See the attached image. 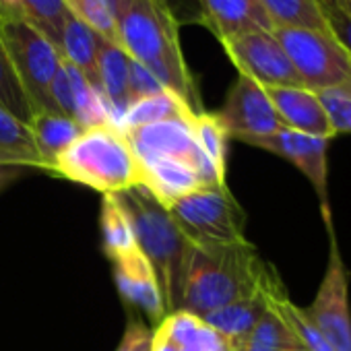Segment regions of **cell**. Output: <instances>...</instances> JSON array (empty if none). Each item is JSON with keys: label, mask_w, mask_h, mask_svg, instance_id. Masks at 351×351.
Returning <instances> with one entry per match:
<instances>
[{"label": "cell", "mask_w": 351, "mask_h": 351, "mask_svg": "<svg viewBox=\"0 0 351 351\" xmlns=\"http://www.w3.org/2000/svg\"><path fill=\"white\" fill-rule=\"evenodd\" d=\"M56 50L64 62L81 71L93 87L99 89L97 81V50H99V36L79 21L73 13L62 25L60 38L56 42Z\"/></svg>", "instance_id": "23"}, {"label": "cell", "mask_w": 351, "mask_h": 351, "mask_svg": "<svg viewBox=\"0 0 351 351\" xmlns=\"http://www.w3.org/2000/svg\"><path fill=\"white\" fill-rule=\"evenodd\" d=\"M180 351H197V349H191V347H184V349H180Z\"/></svg>", "instance_id": "42"}, {"label": "cell", "mask_w": 351, "mask_h": 351, "mask_svg": "<svg viewBox=\"0 0 351 351\" xmlns=\"http://www.w3.org/2000/svg\"><path fill=\"white\" fill-rule=\"evenodd\" d=\"M136 159L171 157L191 163L203 178L205 186H228V180L215 171L213 163L197 145L193 118H176L124 130Z\"/></svg>", "instance_id": "9"}, {"label": "cell", "mask_w": 351, "mask_h": 351, "mask_svg": "<svg viewBox=\"0 0 351 351\" xmlns=\"http://www.w3.org/2000/svg\"><path fill=\"white\" fill-rule=\"evenodd\" d=\"M195 116L199 114H193L178 95H173L171 91L165 89L155 95L132 101L120 120V130L155 124L163 120H176V118H195Z\"/></svg>", "instance_id": "25"}, {"label": "cell", "mask_w": 351, "mask_h": 351, "mask_svg": "<svg viewBox=\"0 0 351 351\" xmlns=\"http://www.w3.org/2000/svg\"><path fill=\"white\" fill-rule=\"evenodd\" d=\"M52 171L101 195H116L141 184V163L124 130L114 124L83 130L56 159Z\"/></svg>", "instance_id": "4"}, {"label": "cell", "mask_w": 351, "mask_h": 351, "mask_svg": "<svg viewBox=\"0 0 351 351\" xmlns=\"http://www.w3.org/2000/svg\"><path fill=\"white\" fill-rule=\"evenodd\" d=\"M324 17L328 21V27L332 36L347 48L351 54V7L347 5V0L337 7L324 9Z\"/></svg>", "instance_id": "36"}, {"label": "cell", "mask_w": 351, "mask_h": 351, "mask_svg": "<svg viewBox=\"0 0 351 351\" xmlns=\"http://www.w3.org/2000/svg\"><path fill=\"white\" fill-rule=\"evenodd\" d=\"M69 11L99 38L118 44V0H64Z\"/></svg>", "instance_id": "31"}, {"label": "cell", "mask_w": 351, "mask_h": 351, "mask_svg": "<svg viewBox=\"0 0 351 351\" xmlns=\"http://www.w3.org/2000/svg\"><path fill=\"white\" fill-rule=\"evenodd\" d=\"M304 87L312 91L343 89L351 93V54L326 32L304 27H273Z\"/></svg>", "instance_id": "6"}, {"label": "cell", "mask_w": 351, "mask_h": 351, "mask_svg": "<svg viewBox=\"0 0 351 351\" xmlns=\"http://www.w3.org/2000/svg\"><path fill=\"white\" fill-rule=\"evenodd\" d=\"M267 93L285 128L332 138V130L318 93L308 87H267Z\"/></svg>", "instance_id": "16"}, {"label": "cell", "mask_w": 351, "mask_h": 351, "mask_svg": "<svg viewBox=\"0 0 351 351\" xmlns=\"http://www.w3.org/2000/svg\"><path fill=\"white\" fill-rule=\"evenodd\" d=\"M316 93L328 118L332 136L351 134V93L343 89H324Z\"/></svg>", "instance_id": "33"}, {"label": "cell", "mask_w": 351, "mask_h": 351, "mask_svg": "<svg viewBox=\"0 0 351 351\" xmlns=\"http://www.w3.org/2000/svg\"><path fill=\"white\" fill-rule=\"evenodd\" d=\"M203 25L219 40L250 32L273 29V21L258 0H197Z\"/></svg>", "instance_id": "17"}, {"label": "cell", "mask_w": 351, "mask_h": 351, "mask_svg": "<svg viewBox=\"0 0 351 351\" xmlns=\"http://www.w3.org/2000/svg\"><path fill=\"white\" fill-rule=\"evenodd\" d=\"M69 15L71 11L64 0H17L13 19L25 21L27 25L38 29L44 38H48L56 48V42L60 38L62 25L69 19Z\"/></svg>", "instance_id": "28"}, {"label": "cell", "mask_w": 351, "mask_h": 351, "mask_svg": "<svg viewBox=\"0 0 351 351\" xmlns=\"http://www.w3.org/2000/svg\"><path fill=\"white\" fill-rule=\"evenodd\" d=\"M15 3L17 0H0V19H13L15 17Z\"/></svg>", "instance_id": "40"}, {"label": "cell", "mask_w": 351, "mask_h": 351, "mask_svg": "<svg viewBox=\"0 0 351 351\" xmlns=\"http://www.w3.org/2000/svg\"><path fill=\"white\" fill-rule=\"evenodd\" d=\"M347 5H349V7H351V0H347Z\"/></svg>", "instance_id": "44"}, {"label": "cell", "mask_w": 351, "mask_h": 351, "mask_svg": "<svg viewBox=\"0 0 351 351\" xmlns=\"http://www.w3.org/2000/svg\"><path fill=\"white\" fill-rule=\"evenodd\" d=\"M300 343L289 332L285 322L269 308L248 337L234 351H293Z\"/></svg>", "instance_id": "29"}, {"label": "cell", "mask_w": 351, "mask_h": 351, "mask_svg": "<svg viewBox=\"0 0 351 351\" xmlns=\"http://www.w3.org/2000/svg\"><path fill=\"white\" fill-rule=\"evenodd\" d=\"M159 91H165V87L143 64H138L136 60L130 58V64H128V97H130V104L136 99L155 95Z\"/></svg>", "instance_id": "34"}, {"label": "cell", "mask_w": 351, "mask_h": 351, "mask_svg": "<svg viewBox=\"0 0 351 351\" xmlns=\"http://www.w3.org/2000/svg\"><path fill=\"white\" fill-rule=\"evenodd\" d=\"M322 3V9H330V7H337L341 3H345V0H320Z\"/></svg>", "instance_id": "41"}, {"label": "cell", "mask_w": 351, "mask_h": 351, "mask_svg": "<svg viewBox=\"0 0 351 351\" xmlns=\"http://www.w3.org/2000/svg\"><path fill=\"white\" fill-rule=\"evenodd\" d=\"M0 42H3L17 77L25 89V95L38 112H56L52 99V83L62 66V58L58 50L52 46L48 38H44L38 29L19 19L0 21Z\"/></svg>", "instance_id": "7"}, {"label": "cell", "mask_w": 351, "mask_h": 351, "mask_svg": "<svg viewBox=\"0 0 351 351\" xmlns=\"http://www.w3.org/2000/svg\"><path fill=\"white\" fill-rule=\"evenodd\" d=\"M116 199L128 215L138 250L155 271L165 312H178L184 300L186 273L195 244L176 226L167 207L143 184L116 193Z\"/></svg>", "instance_id": "2"}, {"label": "cell", "mask_w": 351, "mask_h": 351, "mask_svg": "<svg viewBox=\"0 0 351 351\" xmlns=\"http://www.w3.org/2000/svg\"><path fill=\"white\" fill-rule=\"evenodd\" d=\"M112 265H114V279L124 302L145 312L151 320L161 322L167 312H165L159 281L147 256L141 250H134L114 261Z\"/></svg>", "instance_id": "14"}, {"label": "cell", "mask_w": 351, "mask_h": 351, "mask_svg": "<svg viewBox=\"0 0 351 351\" xmlns=\"http://www.w3.org/2000/svg\"><path fill=\"white\" fill-rule=\"evenodd\" d=\"M101 234H104V250L112 263L138 250L128 215L122 209V205L118 203L116 195H104Z\"/></svg>", "instance_id": "27"}, {"label": "cell", "mask_w": 351, "mask_h": 351, "mask_svg": "<svg viewBox=\"0 0 351 351\" xmlns=\"http://www.w3.org/2000/svg\"><path fill=\"white\" fill-rule=\"evenodd\" d=\"M0 21H3V19H0Z\"/></svg>", "instance_id": "45"}, {"label": "cell", "mask_w": 351, "mask_h": 351, "mask_svg": "<svg viewBox=\"0 0 351 351\" xmlns=\"http://www.w3.org/2000/svg\"><path fill=\"white\" fill-rule=\"evenodd\" d=\"M141 163V184L165 207L178 199L205 186L199 171L180 159L171 157H151L138 159Z\"/></svg>", "instance_id": "15"}, {"label": "cell", "mask_w": 351, "mask_h": 351, "mask_svg": "<svg viewBox=\"0 0 351 351\" xmlns=\"http://www.w3.org/2000/svg\"><path fill=\"white\" fill-rule=\"evenodd\" d=\"M271 269H273V265L269 267V273H271ZM269 273H267L263 285L254 293L240 298L236 302H230V304L209 312L207 316H203V320L209 326H213L217 332H221L232 343V349H236L248 337V332L256 326V322L269 310V300H267Z\"/></svg>", "instance_id": "18"}, {"label": "cell", "mask_w": 351, "mask_h": 351, "mask_svg": "<svg viewBox=\"0 0 351 351\" xmlns=\"http://www.w3.org/2000/svg\"><path fill=\"white\" fill-rule=\"evenodd\" d=\"M193 132L197 138V145L207 155V159L213 163L215 171L226 180L228 171V141L230 134L226 132L223 124L215 116V112H203L193 118Z\"/></svg>", "instance_id": "30"}, {"label": "cell", "mask_w": 351, "mask_h": 351, "mask_svg": "<svg viewBox=\"0 0 351 351\" xmlns=\"http://www.w3.org/2000/svg\"><path fill=\"white\" fill-rule=\"evenodd\" d=\"M267 300H269V308L285 322V326L295 337V341L300 343L302 349H306V351H335L328 345V341L322 337V332L318 330L314 320L308 316L306 308H302L289 300L287 289H285L279 273L275 271V267L271 269L269 279H267Z\"/></svg>", "instance_id": "20"}, {"label": "cell", "mask_w": 351, "mask_h": 351, "mask_svg": "<svg viewBox=\"0 0 351 351\" xmlns=\"http://www.w3.org/2000/svg\"><path fill=\"white\" fill-rule=\"evenodd\" d=\"M29 167L23 165H13V163H0V193L9 189L15 180H19L21 176H25Z\"/></svg>", "instance_id": "38"}, {"label": "cell", "mask_w": 351, "mask_h": 351, "mask_svg": "<svg viewBox=\"0 0 351 351\" xmlns=\"http://www.w3.org/2000/svg\"><path fill=\"white\" fill-rule=\"evenodd\" d=\"M328 138L304 134L291 128H281L275 134L254 138L246 145L269 151L291 165H295L304 178L312 184L320 207L328 205Z\"/></svg>", "instance_id": "12"}, {"label": "cell", "mask_w": 351, "mask_h": 351, "mask_svg": "<svg viewBox=\"0 0 351 351\" xmlns=\"http://www.w3.org/2000/svg\"><path fill=\"white\" fill-rule=\"evenodd\" d=\"M215 116L223 124L230 138L242 143L275 134L283 128L267 87L244 75H238L236 83L226 95L221 110H217Z\"/></svg>", "instance_id": "11"}, {"label": "cell", "mask_w": 351, "mask_h": 351, "mask_svg": "<svg viewBox=\"0 0 351 351\" xmlns=\"http://www.w3.org/2000/svg\"><path fill=\"white\" fill-rule=\"evenodd\" d=\"M118 44L193 114L203 99L180 46V23L155 0H118Z\"/></svg>", "instance_id": "1"}, {"label": "cell", "mask_w": 351, "mask_h": 351, "mask_svg": "<svg viewBox=\"0 0 351 351\" xmlns=\"http://www.w3.org/2000/svg\"><path fill=\"white\" fill-rule=\"evenodd\" d=\"M0 108L7 110L11 116H15L19 122L29 126L34 118V108L25 95V89L17 77V71L0 42Z\"/></svg>", "instance_id": "32"}, {"label": "cell", "mask_w": 351, "mask_h": 351, "mask_svg": "<svg viewBox=\"0 0 351 351\" xmlns=\"http://www.w3.org/2000/svg\"><path fill=\"white\" fill-rule=\"evenodd\" d=\"M293 351H306V349H302V347H300V349H293Z\"/></svg>", "instance_id": "43"}, {"label": "cell", "mask_w": 351, "mask_h": 351, "mask_svg": "<svg viewBox=\"0 0 351 351\" xmlns=\"http://www.w3.org/2000/svg\"><path fill=\"white\" fill-rule=\"evenodd\" d=\"M75 120L56 112H38L29 122V132L34 136L36 149L44 161V169L52 171L56 159L83 134Z\"/></svg>", "instance_id": "21"}, {"label": "cell", "mask_w": 351, "mask_h": 351, "mask_svg": "<svg viewBox=\"0 0 351 351\" xmlns=\"http://www.w3.org/2000/svg\"><path fill=\"white\" fill-rule=\"evenodd\" d=\"M52 99L56 110L75 120L81 128H95L114 124L110 106L101 91L89 83V79L62 60V66L52 83ZM116 126V124H114Z\"/></svg>", "instance_id": "13"}, {"label": "cell", "mask_w": 351, "mask_h": 351, "mask_svg": "<svg viewBox=\"0 0 351 351\" xmlns=\"http://www.w3.org/2000/svg\"><path fill=\"white\" fill-rule=\"evenodd\" d=\"M155 330L165 335L180 349L191 347L197 351H234L232 343L221 332L209 326L203 318L184 310L165 314V318L159 322Z\"/></svg>", "instance_id": "22"}, {"label": "cell", "mask_w": 351, "mask_h": 351, "mask_svg": "<svg viewBox=\"0 0 351 351\" xmlns=\"http://www.w3.org/2000/svg\"><path fill=\"white\" fill-rule=\"evenodd\" d=\"M0 163L44 169V161L36 149L29 126L19 122L3 108H0Z\"/></svg>", "instance_id": "24"}, {"label": "cell", "mask_w": 351, "mask_h": 351, "mask_svg": "<svg viewBox=\"0 0 351 351\" xmlns=\"http://www.w3.org/2000/svg\"><path fill=\"white\" fill-rule=\"evenodd\" d=\"M153 351H180V347L173 341H169L165 335H161L159 330H155L153 335Z\"/></svg>", "instance_id": "39"}, {"label": "cell", "mask_w": 351, "mask_h": 351, "mask_svg": "<svg viewBox=\"0 0 351 351\" xmlns=\"http://www.w3.org/2000/svg\"><path fill=\"white\" fill-rule=\"evenodd\" d=\"M238 69L263 87H304L273 29H250L219 42Z\"/></svg>", "instance_id": "10"}, {"label": "cell", "mask_w": 351, "mask_h": 351, "mask_svg": "<svg viewBox=\"0 0 351 351\" xmlns=\"http://www.w3.org/2000/svg\"><path fill=\"white\" fill-rule=\"evenodd\" d=\"M128 64L130 56L122 50L120 44L99 38L97 50V81L99 91L106 97L114 124L120 128V120L130 106L128 97Z\"/></svg>", "instance_id": "19"}, {"label": "cell", "mask_w": 351, "mask_h": 351, "mask_svg": "<svg viewBox=\"0 0 351 351\" xmlns=\"http://www.w3.org/2000/svg\"><path fill=\"white\" fill-rule=\"evenodd\" d=\"M167 211L195 246L246 240V213L228 186L199 189L171 203Z\"/></svg>", "instance_id": "5"}, {"label": "cell", "mask_w": 351, "mask_h": 351, "mask_svg": "<svg viewBox=\"0 0 351 351\" xmlns=\"http://www.w3.org/2000/svg\"><path fill=\"white\" fill-rule=\"evenodd\" d=\"M275 27H304L332 34L320 0H258Z\"/></svg>", "instance_id": "26"}, {"label": "cell", "mask_w": 351, "mask_h": 351, "mask_svg": "<svg viewBox=\"0 0 351 351\" xmlns=\"http://www.w3.org/2000/svg\"><path fill=\"white\" fill-rule=\"evenodd\" d=\"M157 5H161L163 9H167L178 23H201L203 25V17H201V9L197 0H155Z\"/></svg>", "instance_id": "37"}, {"label": "cell", "mask_w": 351, "mask_h": 351, "mask_svg": "<svg viewBox=\"0 0 351 351\" xmlns=\"http://www.w3.org/2000/svg\"><path fill=\"white\" fill-rule=\"evenodd\" d=\"M320 213L328 236V258L314 302L306 308V312L335 351H351L349 275L337 242L335 226L330 219V207H320Z\"/></svg>", "instance_id": "8"}, {"label": "cell", "mask_w": 351, "mask_h": 351, "mask_svg": "<svg viewBox=\"0 0 351 351\" xmlns=\"http://www.w3.org/2000/svg\"><path fill=\"white\" fill-rule=\"evenodd\" d=\"M269 267L248 240L195 246L180 310L203 318L230 302L246 298L263 285Z\"/></svg>", "instance_id": "3"}, {"label": "cell", "mask_w": 351, "mask_h": 351, "mask_svg": "<svg viewBox=\"0 0 351 351\" xmlns=\"http://www.w3.org/2000/svg\"><path fill=\"white\" fill-rule=\"evenodd\" d=\"M153 335L155 330H151L145 322L130 318L116 351H153Z\"/></svg>", "instance_id": "35"}]
</instances>
